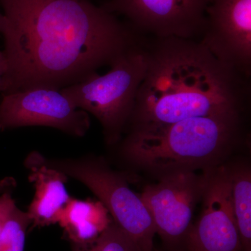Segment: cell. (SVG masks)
Listing matches in <instances>:
<instances>
[{"mask_svg":"<svg viewBox=\"0 0 251 251\" xmlns=\"http://www.w3.org/2000/svg\"><path fill=\"white\" fill-rule=\"evenodd\" d=\"M7 93L62 89L111 66L140 41L128 23L90 0H0ZM6 94V93H5Z\"/></svg>","mask_w":251,"mask_h":251,"instance_id":"cell-1","label":"cell"},{"mask_svg":"<svg viewBox=\"0 0 251 251\" xmlns=\"http://www.w3.org/2000/svg\"><path fill=\"white\" fill-rule=\"evenodd\" d=\"M152 39L145 40L148 69L125 131L155 129L193 117L247 112L250 78L216 58L200 41Z\"/></svg>","mask_w":251,"mask_h":251,"instance_id":"cell-2","label":"cell"},{"mask_svg":"<svg viewBox=\"0 0 251 251\" xmlns=\"http://www.w3.org/2000/svg\"><path fill=\"white\" fill-rule=\"evenodd\" d=\"M246 112L193 117L145 131L127 133L120 153L130 164L158 177L205 171L224 164L244 142Z\"/></svg>","mask_w":251,"mask_h":251,"instance_id":"cell-3","label":"cell"},{"mask_svg":"<svg viewBox=\"0 0 251 251\" xmlns=\"http://www.w3.org/2000/svg\"><path fill=\"white\" fill-rule=\"evenodd\" d=\"M105 75L97 72L87 79L61 89L77 108L92 114L103 128L105 141H121L137 93L148 69L145 40L140 41L117 58Z\"/></svg>","mask_w":251,"mask_h":251,"instance_id":"cell-4","label":"cell"},{"mask_svg":"<svg viewBox=\"0 0 251 251\" xmlns=\"http://www.w3.org/2000/svg\"><path fill=\"white\" fill-rule=\"evenodd\" d=\"M36 155L43 164L87 186L106 208L114 222L142 251H154L156 230L152 217L140 195L129 187L124 175L97 156L49 159L37 151Z\"/></svg>","mask_w":251,"mask_h":251,"instance_id":"cell-5","label":"cell"},{"mask_svg":"<svg viewBox=\"0 0 251 251\" xmlns=\"http://www.w3.org/2000/svg\"><path fill=\"white\" fill-rule=\"evenodd\" d=\"M211 170L164 175L156 184L145 186L140 194L156 234L169 247L186 243L195 209L202 200Z\"/></svg>","mask_w":251,"mask_h":251,"instance_id":"cell-6","label":"cell"},{"mask_svg":"<svg viewBox=\"0 0 251 251\" xmlns=\"http://www.w3.org/2000/svg\"><path fill=\"white\" fill-rule=\"evenodd\" d=\"M211 0H108L100 5L126 19L138 34L200 41Z\"/></svg>","mask_w":251,"mask_h":251,"instance_id":"cell-7","label":"cell"},{"mask_svg":"<svg viewBox=\"0 0 251 251\" xmlns=\"http://www.w3.org/2000/svg\"><path fill=\"white\" fill-rule=\"evenodd\" d=\"M42 126L76 137L90 128L89 114L77 108L61 89L37 87L2 94L0 102L1 130Z\"/></svg>","mask_w":251,"mask_h":251,"instance_id":"cell-8","label":"cell"},{"mask_svg":"<svg viewBox=\"0 0 251 251\" xmlns=\"http://www.w3.org/2000/svg\"><path fill=\"white\" fill-rule=\"evenodd\" d=\"M202 211L186 238L188 251H242L226 163L211 170L202 200Z\"/></svg>","mask_w":251,"mask_h":251,"instance_id":"cell-9","label":"cell"},{"mask_svg":"<svg viewBox=\"0 0 251 251\" xmlns=\"http://www.w3.org/2000/svg\"><path fill=\"white\" fill-rule=\"evenodd\" d=\"M200 41L216 58L250 78L251 0H211Z\"/></svg>","mask_w":251,"mask_h":251,"instance_id":"cell-10","label":"cell"},{"mask_svg":"<svg viewBox=\"0 0 251 251\" xmlns=\"http://www.w3.org/2000/svg\"><path fill=\"white\" fill-rule=\"evenodd\" d=\"M25 164L29 170V181L35 189L27 211L33 227L57 224L61 211L72 198L66 188L68 176L41 163L36 151L28 156Z\"/></svg>","mask_w":251,"mask_h":251,"instance_id":"cell-11","label":"cell"},{"mask_svg":"<svg viewBox=\"0 0 251 251\" xmlns=\"http://www.w3.org/2000/svg\"><path fill=\"white\" fill-rule=\"evenodd\" d=\"M111 216L100 201L71 198L61 211L57 223L71 245L93 242L108 228Z\"/></svg>","mask_w":251,"mask_h":251,"instance_id":"cell-12","label":"cell"},{"mask_svg":"<svg viewBox=\"0 0 251 251\" xmlns=\"http://www.w3.org/2000/svg\"><path fill=\"white\" fill-rule=\"evenodd\" d=\"M234 215L243 251L251 250V173L248 165L227 166Z\"/></svg>","mask_w":251,"mask_h":251,"instance_id":"cell-13","label":"cell"},{"mask_svg":"<svg viewBox=\"0 0 251 251\" xmlns=\"http://www.w3.org/2000/svg\"><path fill=\"white\" fill-rule=\"evenodd\" d=\"M31 221L27 211L15 206L5 220L0 233V251H24L26 232Z\"/></svg>","mask_w":251,"mask_h":251,"instance_id":"cell-14","label":"cell"},{"mask_svg":"<svg viewBox=\"0 0 251 251\" xmlns=\"http://www.w3.org/2000/svg\"><path fill=\"white\" fill-rule=\"evenodd\" d=\"M72 251H143L113 221L93 242L72 245Z\"/></svg>","mask_w":251,"mask_h":251,"instance_id":"cell-15","label":"cell"},{"mask_svg":"<svg viewBox=\"0 0 251 251\" xmlns=\"http://www.w3.org/2000/svg\"><path fill=\"white\" fill-rule=\"evenodd\" d=\"M15 206L16 202L12 197L11 188H5L0 195V233L5 220Z\"/></svg>","mask_w":251,"mask_h":251,"instance_id":"cell-16","label":"cell"},{"mask_svg":"<svg viewBox=\"0 0 251 251\" xmlns=\"http://www.w3.org/2000/svg\"><path fill=\"white\" fill-rule=\"evenodd\" d=\"M9 89V63L4 51H0V92L7 93Z\"/></svg>","mask_w":251,"mask_h":251,"instance_id":"cell-17","label":"cell"},{"mask_svg":"<svg viewBox=\"0 0 251 251\" xmlns=\"http://www.w3.org/2000/svg\"><path fill=\"white\" fill-rule=\"evenodd\" d=\"M5 25H6V18L4 14L0 12V33L4 30Z\"/></svg>","mask_w":251,"mask_h":251,"instance_id":"cell-18","label":"cell"},{"mask_svg":"<svg viewBox=\"0 0 251 251\" xmlns=\"http://www.w3.org/2000/svg\"><path fill=\"white\" fill-rule=\"evenodd\" d=\"M160 251L156 250V249H154V251Z\"/></svg>","mask_w":251,"mask_h":251,"instance_id":"cell-19","label":"cell"},{"mask_svg":"<svg viewBox=\"0 0 251 251\" xmlns=\"http://www.w3.org/2000/svg\"><path fill=\"white\" fill-rule=\"evenodd\" d=\"M0 130H1V128H0Z\"/></svg>","mask_w":251,"mask_h":251,"instance_id":"cell-20","label":"cell"}]
</instances>
